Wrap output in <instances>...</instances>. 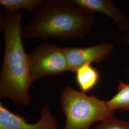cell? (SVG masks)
<instances>
[{
	"label": "cell",
	"mask_w": 129,
	"mask_h": 129,
	"mask_svg": "<svg viewBox=\"0 0 129 129\" xmlns=\"http://www.w3.org/2000/svg\"><path fill=\"white\" fill-rule=\"evenodd\" d=\"M128 42L129 43V37H128Z\"/></svg>",
	"instance_id": "cell-13"
},
{
	"label": "cell",
	"mask_w": 129,
	"mask_h": 129,
	"mask_svg": "<svg viewBox=\"0 0 129 129\" xmlns=\"http://www.w3.org/2000/svg\"><path fill=\"white\" fill-rule=\"evenodd\" d=\"M76 82L81 92L87 94L97 86L100 78L99 71L91 64L84 65L76 72Z\"/></svg>",
	"instance_id": "cell-8"
},
{
	"label": "cell",
	"mask_w": 129,
	"mask_h": 129,
	"mask_svg": "<svg viewBox=\"0 0 129 129\" xmlns=\"http://www.w3.org/2000/svg\"><path fill=\"white\" fill-rule=\"evenodd\" d=\"M117 89L115 95L106 101L108 107L114 112L118 110L129 111V84L121 81Z\"/></svg>",
	"instance_id": "cell-10"
},
{
	"label": "cell",
	"mask_w": 129,
	"mask_h": 129,
	"mask_svg": "<svg viewBox=\"0 0 129 129\" xmlns=\"http://www.w3.org/2000/svg\"><path fill=\"white\" fill-rule=\"evenodd\" d=\"M128 77L129 78V69L128 70Z\"/></svg>",
	"instance_id": "cell-12"
},
{
	"label": "cell",
	"mask_w": 129,
	"mask_h": 129,
	"mask_svg": "<svg viewBox=\"0 0 129 129\" xmlns=\"http://www.w3.org/2000/svg\"><path fill=\"white\" fill-rule=\"evenodd\" d=\"M21 11L2 14L1 25L4 33L5 52L0 71V99L15 104L30 105L31 80L28 54L23 47Z\"/></svg>",
	"instance_id": "cell-1"
},
{
	"label": "cell",
	"mask_w": 129,
	"mask_h": 129,
	"mask_svg": "<svg viewBox=\"0 0 129 129\" xmlns=\"http://www.w3.org/2000/svg\"><path fill=\"white\" fill-rule=\"evenodd\" d=\"M32 83L43 77L57 76L69 71L63 47L53 43H44L28 54Z\"/></svg>",
	"instance_id": "cell-4"
},
{
	"label": "cell",
	"mask_w": 129,
	"mask_h": 129,
	"mask_svg": "<svg viewBox=\"0 0 129 129\" xmlns=\"http://www.w3.org/2000/svg\"><path fill=\"white\" fill-rule=\"evenodd\" d=\"M45 0H1L0 5L6 14L18 12L22 9L33 12L41 5Z\"/></svg>",
	"instance_id": "cell-9"
},
{
	"label": "cell",
	"mask_w": 129,
	"mask_h": 129,
	"mask_svg": "<svg viewBox=\"0 0 129 129\" xmlns=\"http://www.w3.org/2000/svg\"><path fill=\"white\" fill-rule=\"evenodd\" d=\"M94 23L92 13L70 0H47L23 28L22 36L26 40L57 38L67 41L83 39L90 32Z\"/></svg>",
	"instance_id": "cell-2"
},
{
	"label": "cell",
	"mask_w": 129,
	"mask_h": 129,
	"mask_svg": "<svg viewBox=\"0 0 129 129\" xmlns=\"http://www.w3.org/2000/svg\"><path fill=\"white\" fill-rule=\"evenodd\" d=\"M74 5L94 13L104 14L112 19L122 30L129 29V19L112 2L109 0H70Z\"/></svg>",
	"instance_id": "cell-7"
},
{
	"label": "cell",
	"mask_w": 129,
	"mask_h": 129,
	"mask_svg": "<svg viewBox=\"0 0 129 129\" xmlns=\"http://www.w3.org/2000/svg\"><path fill=\"white\" fill-rule=\"evenodd\" d=\"M92 129H129V121L113 117L99 122Z\"/></svg>",
	"instance_id": "cell-11"
},
{
	"label": "cell",
	"mask_w": 129,
	"mask_h": 129,
	"mask_svg": "<svg viewBox=\"0 0 129 129\" xmlns=\"http://www.w3.org/2000/svg\"><path fill=\"white\" fill-rule=\"evenodd\" d=\"M0 129H59L55 117L51 114L49 106H43L41 119L34 124L9 111L0 103Z\"/></svg>",
	"instance_id": "cell-6"
},
{
	"label": "cell",
	"mask_w": 129,
	"mask_h": 129,
	"mask_svg": "<svg viewBox=\"0 0 129 129\" xmlns=\"http://www.w3.org/2000/svg\"><path fill=\"white\" fill-rule=\"evenodd\" d=\"M114 45L102 43L89 47H67L63 48L67 60L69 71L76 73L84 65L93 62H101L112 52Z\"/></svg>",
	"instance_id": "cell-5"
},
{
	"label": "cell",
	"mask_w": 129,
	"mask_h": 129,
	"mask_svg": "<svg viewBox=\"0 0 129 129\" xmlns=\"http://www.w3.org/2000/svg\"><path fill=\"white\" fill-rule=\"evenodd\" d=\"M60 105L66 119L63 129H89L96 122L115 117V112L109 109L107 102L69 86L60 94Z\"/></svg>",
	"instance_id": "cell-3"
}]
</instances>
